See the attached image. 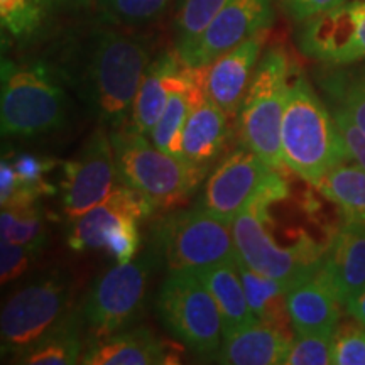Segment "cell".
Masks as SVG:
<instances>
[{
    "mask_svg": "<svg viewBox=\"0 0 365 365\" xmlns=\"http://www.w3.org/2000/svg\"><path fill=\"white\" fill-rule=\"evenodd\" d=\"M0 232L4 240L21 244L33 255H38L44 249L48 239L44 213L38 203L4 207L0 213Z\"/></svg>",
    "mask_w": 365,
    "mask_h": 365,
    "instance_id": "cell-28",
    "label": "cell"
},
{
    "mask_svg": "<svg viewBox=\"0 0 365 365\" xmlns=\"http://www.w3.org/2000/svg\"><path fill=\"white\" fill-rule=\"evenodd\" d=\"M33 257L34 255L26 247H22L21 244L2 239V242H0V277H2V284L21 277L26 272V269L29 267Z\"/></svg>",
    "mask_w": 365,
    "mask_h": 365,
    "instance_id": "cell-37",
    "label": "cell"
},
{
    "mask_svg": "<svg viewBox=\"0 0 365 365\" xmlns=\"http://www.w3.org/2000/svg\"><path fill=\"white\" fill-rule=\"evenodd\" d=\"M110 143L118 180L148 196L156 208L185 203L207 175L208 166L164 153L132 127L112 129Z\"/></svg>",
    "mask_w": 365,
    "mask_h": 365,
    "instance_id": "cell-4",
    "label": "cell"
},
{
    "mask_svg": "<svg viewBox=\"0 0 365 365\" xmlns=\"http://www.w3.org/2000/svg\"><path fill=\"white\" fill-rule=\"evenodd\" d=\"M156 309L164 328L191 352L213 357L222 349L220 309L193 271L170 272L159 287Z\"/></svg>",
    "mask_w": 365,
    "mask_h": 365,
    "instance_id": "cell-8",
    "label": "cell"
},
{
    "mask_svg": "<svg viewBox=\"0 0 365 365\" xmlns=\"http://www.w3.org/2000/svg\"><path fill=\"white\" fill-rule=\"evenodd\" d=\"M279 2L287 16L293 17L294 21L303 22L344 6L349 0H279Z\"/></svg>",
    "mask_w": 365,
    "mask_h": 365,
    "instance_id": "cell-39",
    "label": "cell"
},
{
    "mask_svg": "<svg viewBox=\"0 0 365 365\" xmlns=\"http://www.w3.org/2000/svg\"><path fill=\"white\" fill-rule=\"evenodd\" d=\"M154 242L170 272L239 261L232 223L198 207L176 212L158 222Z\"/></svg>",
    "mask_w": 365,
    "mask_h": 365,
    "instance_id": "cell-7",
    "label": "cell"
},
{
    "mask_svg": "<svg viewBox=\"0 0 365 365\" xmlns=\"http://www.w3.org/2000/svg\"><path fill=\"white\" fill-rule=\"evenodd\" d=\"M139 220H143V218L127 215L108 228V232L105 234L103 250H107L115 259L117 264L134 261L140 245Z\"/></svg>",
    "mask_w": 365,
    "mask_h": 365,
    "instance_id": "cell-35",
    "label": "cell"
},
{
    "mask_svg": "<svg viewBox=\"0 0 365 365\" xmlns=\"http://www.w3.org/2000/svg\"><path fill=\"white\" fill-rule=\"evenodd\" d=\"M188 65L180 58L175 49L164 53L145 70L143 83L137 91V97L130 113V127L144 135H150L154 125L166 108L168 100L175 91L185 75L188 73Z\"/></svg>",
    "mask_w": 365,
    "mask_h": 365,
    "instance_id": "cell-18",
    "label": "cell"
},
{
    "mask_svg": "<svg viewBox=\"0 0 365 365\" xmlns=\"http://www.w3.org/2000/svg\"><path fill=\"white\" fill-rule=\"evenodd\" d=\"M276 17V0H228L200 38L176 49L185 65L203 68L259 31L269 29Z\"/></svg>",
    "mask_w": 365,
    "mask_h": 365,
    "instance_id": "cell-13",
    "label": "cell"
},
{
    "mask_svg": "<svg viewBox=\"0 0 365 365\" xmlns=\"http://www.w3.org/2000/svg\"><path fill=\"white\" fill-rule=\"evenodd\" d=\"M63 210L73 220L102 203L115 190L118 176L110 132L105 130V125H98L86 139L78 156L63 163Z\"/></svg>",
    "mask_w": 365,
    "mask_h": 365,
    "instance_id": "cell-12",
    "label": "cell"
},
{
    "mask_svg": "<svg viewBox=\"0 0 365 365\" xmlns=\"http://www.w3.org/2000/svg\"><path fill=\"white\" fill-rule=\"evenodd\" d=\"M149 65L144 41L110 29L93 34L80 93L100 124L112 129L127 124Z\"/></svg>",
    "mask_w": 365,
    "mask_h": 365,
    "instance_id": "cell-2",
    "label": "cell"
},
{
    "mask_svg": "<svg viewBox=\"0 0 365 365\" xmlns=\"http://www.w3.org/2000/svg\"><path fill=\"white\" fill-rule=\"evenodd\" d=\"M12 164L21 185L26 190H29L31 193L39 196V198L43 195L54 193V188L48 185L44 178L46 173L53 170L54 161L41 159L38 156H33V154H19V156H16V159H12Z\"/></svg>",
    "mask_w": 365,
    "mask_h": 365,
    "instance_id": "cell-36",
    "label": "cell"
},
{
    "mask_svg": "<svg viewBox=\"0 0 365 365\" xmlns=\"http://www.w3.org/2000/svg\"><path fill=\"white\" fill-rule=\"evenodd\" d=\"M81 319L78 313L58 318V322L34 341L26 352L17 355L16 364L24 365H71L81 360Z\"/></svg>",
    "mask_w": 365,
    "mask_h": 365,
    "instance_id": "cell-26",
    "label": "cell"
},
{
    "mask_svg": "<svg viewBox=\"0 0 365 365\" xmlns=\"http://www.w3.org/2000/svg\"><path fill=\"white\" fill-rule=\"evenodd\" d=\"M237 262H223L193 271L217 301L222 314L223 339L259 322L249 307Z\"/></svg>",
    "mask_w": 365,
    "mask_h": 365,
    "instance_id": "cell-24",
    "label": "cell"
},
{
    "mask_svg": "<svg viewBox=\"0 0 365 365\" xmlns=\"http://www.w3.org/2000/svg\"><path fill=\"white\" fill-rule=\"evenodd\" d=\"M228 0H181L175 19L176 49H182L200 38L225 7Z\"/></svg>",
    "mask_w": 365,
    "mask_h": 365,
    "instance_id": "cell-30",
    "label": "cell"
},
{
    "mask_svg": "<svg viewBox=\"0 0 365 365\" xmlns=\"http://www.w3.org/2000/svg\"><path fill=\"white\" fill-rule=\"evenodd\" d=\"M272 168L245 145L232 150L210 175L196 207L232 223Z\"/></svg>",
    "mask_w": 365,
    "mask_h": 365,
    "instance_id": "cell-14",
    "label": "cell"
},
{
    "mask_svg": "<svg viewBox=\"0 0 365 365\" xmlns=\"http://www.w3.org/2000/svg\"><path fill=\"white\" fill-rule=\"evenodd\" d=\"M286 365L333 364V331L294 335L284 357Z\"/></svg>",
    "mask_w": 365,
    "mask_h": 365,
    "instance_id": "cell-32",
    "label": "cell"
},
{
    "mask_svg": "<svg viewBox=\"0 0 365 365\" xmlns=\"http://www.w3.org/2000/svg\"><path fill=\"white\" fill-rule=\"evenodd\" d=\"M66 120V95L48 68L2 63L0 124L4 135L33 137L58 130Z\"/></svg>",
    "mask_w": 365,
    "mask_h": 365,
    "instance_id": "cell-6",
    "label": "cell"
},
{
    "mask_svg": "<svg viewBox=\"0 0 365 365\" xmlns=\"http://www.w3.org/2000/svg\"><path fill=\"white\" fill-rule=\"evenodd\" d=\"M44 12L38 0H0L2 29L16 39L33 36L43 22Z\"/></svg>",
    "mask_w": 365,
    "mask_h": 365,
    "instance_id": "cell-31",
    "label": "cell"
},
{
    "mask_svg": "<svg viewBox=\"0 0 365 365\" xmlns=\"http://www.w3.org/2000/svg\"><path fill=\"white\" fill-rule=\"evenodd\" d=\"M333 115H335L336 125H339L340 134L344 137V143L346 150H349L350 161L357 163L359 166H362L365 170V134L345 115L344 112L333 108Z\"/></svg>",
    "mask_w": 365,
    "mask_h": 365,
    "instance_id": "cell-38",
    "label": "cell"
},
{
    "mask_svg": "<svg viewBox=\"0 0 365 365\" xmlns=\"http://www.w3.org/2000/svg\"><path fill=\"white\" fill-rule=\"evenodd\" d=\"M293 336L266 323L257 322L223 339L215 362L227 365H276L284 357Z\"/></svg>",
    "mask_w": 365,
    "mask_h": 365,
    "instance_id": "cell-21",
    "label": "cell"
},
{
    "mask_svg": "<svg viewBox=\"0 0 365 365\" xmlns=\"http://www.w3.org/2000/svg\"><path fill=\"white\" fill-rule=\"evenodd\" d=\"M298 46L304 56L331 66H346L365 59V0L344 6L301 22Z\"/></svg>",
    "mask_w": 365,
    "mask_h": 365,
    "instance_id": "cell-11",
    "label": "cell"
},
{
    "mask_svg": "<svg viewBox=\"0 0 365 365\" xmlns=\"http://www.w3.org/2000/svg\"><path fill=\"white\" fill-rule=\"evenodd\" d=\"M208 66L188 68V73L168 100L163 115L150 132V139L171 156L182 159V132L193 108L205 98V78Z\"/></svg>",
    "mask_w": 365,
    "mask_h": 365,
    "instance_id": "cell-22",
    "label": "cell"
},
{
    "mask_svg": "<svg viewBox=\"0 0 365 365\" xmlns=\"http://www.w3.org/2000/svg\"><path fill=\"white\" fill-rule=\"evenodd\" d=\"M281 148L287 170L313 186L333 168L350 161L335 115L301 73H296L287 97Z\"/></svg>",
    "mask_w": 365,
    "mask_h": 365,
    "instance_id": "cell-3",
    "label": "cell"
},
{
    "mask_svg": "<svg viewBox=\"0 0 365 365\" xmlns=\"http://www.w3.org/2000/svg\"><path fill=\"white\" fill-rule=\"evenodd\" d=\"M239 272L244 284L245 296H247L249 307L259 322L271 325L277 330L291 335V319L286 307V296L296 284L289 281L274 279V277L264 276V274L250 269L239 259L237 262Z\"/></svg>",
    "mask_w": 365,
    "mask_h": 365,
    "instance_id": "cell-25",
    "label": "cell"
},
{
    "mask_svg": "<svg viewBox=\"0 0 365 365\" xmlns=\"http://www.w3.org/2000/svg\"><path fill=\"white\" fill-rule=\"evenodd\" d=\"M296 73L284 49L277 46L269 48L255 66L247 93L237 113L242 145L254 150L272 170L284 166L281 129Z\"/></svg>",
    "mask_w": 365,
    "mask_h": 365,
    "instance_id": "cell-5",
    "label": "cell"
},
{
    "mask_svg": "<svg viewBox=\"0 0 365 365\" xmlns=\"http://www.w3.org/2000/svg\"><path fill=\"white\" fill-rule=\"evenodd\" d=\"M323 267L341 303L365 287V223L341 222L330 237Z\"/></svg>",
    "mask_w": 365,
    "mask_h": 365,
    "instance_id": "cell-19",
    "label": "cell"
},
{
    "mask_svg": "<svg viewBox=\"0 0 365 365\" xmlns=\"http://www.w3.org/2000/svg\"><path fill=\"white\" fill-rule=\"evenodd\" d=\"M267 34L269 29L259 31L208 65L205 95L230 117L240 110L255 66L261 59Z\"/></svg>",
    "mask_w": 365,
    "mask_h": 365,
    "instance_id": "cell-15",
    "label": "cell"
},
{
    "mask_svg": "<svg viewBox=\"0 0 365 365\" xmlns=\"http://www.w3.org/2000/svg\"><path fill=\"white\" fill-rule=\"evenodd\" d=\"M68 299V282L49 276L22 287L2 309V355H21L58 322Z\"/></svg>",
    "mask_w": 365,
    "mask_h": 365,
    "instance_id": "cell-10",
    "label": "cell"
},
{
    "mask_svg": "<svg viewBox=\"0 0 365 365\" xmlns=\"http://www.w3.org/2000/svg\"><path fill=\"white\" fill-rule=\"evenodd\" d=\"M345 312L349 313V317L357 319L365 327V287L360 293L354 294L352 298H349L344 304Z\"/></svg>",
    "mask_w": 365,
    "mask_h": 365,
    "instance_id": "cell-40",
    "label": "cell"
},
{
    "mask_svg": "<svg viewBox=\"0 0 365 365\" xmlns=\"http://www.w3.org/2000/svg\"><path fill=\"white\" fill-rule=\"evenodd\" d=\"M286 307L294 335H303L335 331L341 319L344 303L331 277L322 266L309 279L287 293Z\"/></svg>",
    "mask_w": 365,
    "mask_h": 365,
    "instance_id": "cell-17",
    "label": "cell"
},
{
    "mask_svg": "<svg viewBox=\"0 0 365 365\" xmlns=\"http://www.w3.org/2000/svg\"><path fill=\"white\" fill-rule=\"evenodd\" d=\"M170 0H98L110 19L122 24H145L166 11Z\"/></svg>",
    "mask_w": 365,
    "mask_h": 365,
    "instance_id": "cell-34",
    "label": "cell"
},
{
    "mask_svg": "<svg viewBox=\"0 0 365 365\" xmlns=\"http://www.w3.org/2000/svg\"><path fill=\"white\" fill-rule=\"evenodd\" d=\"M333 364L365 365V327L352 317L333 331Z\"/></svg>",
    "mask_w": 365,
    "mask_h": 365,
    "instance_id": "cell-33",
    "label": "cell"
},
{
    "mask_svg": "<svg viewBox=\"0 0 365 365\" xmlns=\"http://www.w3.org/2000/svg\"><path fill=\"white\" fill-rule=\"evenodd\" d=\"M161 261L156 249L100 274L86 294L81 314L97 339L125 330L143 312L148 284Z\"/></svg>",
    "mask_w": 365,
    "mask_h": 365,
    "instance_id": "cell-9",
    "label": "cell"
},
{
    "mask_svg": "<svg viewBox=\"0 0 365 365\" xmlns=\"http://www.w3.org/2000/svg\"><path fill=\"white\" fill-rule=\"evenodd\" d=\"M85 365H161L170 364V355L161 340L149 328L120 330L97 339L81 355Z\"/></svg>",
    "mask_w": 365,
    "mask_h": 365,
    "instance_id": "cell-20",
    "label": "cell"
},
{
    "mask_svg": "<svg viewBox=\"0 0 365 365\" xmlns=\"http://www.w3.org/2000/svg\"><path fill=\"white\" fill-rule=\"evenodd\" d=\"M38 2L44 7V11H53V9H65L68 6H73L78 0H38Z\"/></svg>",
    "mask_w": 365,
    "mask_h": 365,
    "instance_id": "cell-41",
    "label": "cell"
},
{
    "mask_svg": "<svg viewBox=\"0 0 365 365\" xmlns=\"http://www.w3.org/2000/svg\"><path fill=\"white\" fill-rule=\"evenodd\" d=\"M325 91L335 102L333 108L344 112L365 134V66L330 76Z\"/></svg>",
    "mask_w": 365,
    "mask_h": 365,
    "instance_id": "cell-29",
    "label": "cell"
},
{
    "mask_svg": "<svg viewBox=\"0 0 365 365\" xmlns=\"http://www.w3.org/2000/svg\"><path fill=\"white\" fill-rule=\"evenodd\" d=\"M317 190L340 210L344 222L365 223V170L341 163L319 180Z\"/></svg>",
    "mask_w": 365,
    "mask_h": 365,
    "instance_id": "cell-27",
    "label": "cell"
},
{
    "mask_svg": "<svg viewBox=\"0 0 365 365\" xmlns=\"http://www.w3.org/2000/svg\"><path fill=\"white\" fill-rule=\"evenodd\" d=\"M156 208L153 202L139 191L122 186L115 188L102 203L93 207L83 215L73 218L68 232V245L76 252L85 250H103L105 234L108 228L127 215L145 218Z\"/></svg>",
    "mask_w": 365,
    "mask_h": 365,
    "instance_id": "cell-16",
    "label": "cell"
},
{
    "mask_svg": "<svg viewBox=\"0 0 365 365\" xmlns=\"http://www.w3.org/2000/svg\"><path fill=\"white\" fill-rule=\"evenodd\" d=\"M228 113L212 100L205 98L191 110L185 132H182V159L208 166L232 137Z\"/></svg>",
    "mask_w": 365,
    "mask_h": 365,
    "instance_id": "cell-23",
    "label": "cell"
},
{
    "mask_svg": "<svg viewBox=\"0 0 365 365\" xmlns=\"http://www.w3.org/2000/svg\"><path fill=\"white\" fill-rule=\"evenodd\" d=\"M289 196V182L272 170L232 222V230L242 262L298 286L322 269L330 242L287 222Z\"/></svg>",
    "mask_w": 365,
    "mask_h": 365,
    "instance_id": "cell-1",
    "label": "cell"
}]
</instances>
